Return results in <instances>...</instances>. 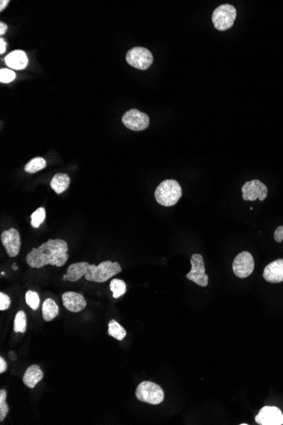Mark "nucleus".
I'll return each mask as SVG.
<instances>
[{
	"label": "nucleus",
	"mask_w": 283,
	"mask_h": 425,
	"mask_svg": "<svg viewBox=\"0 0 283 425\" xmlns=\"http://www.w3.org/2000/svg\"><path fill=\"white\" fill-rule=\"evenodd\" d=\"M68 245L63 239H49L37 248L31 249L26 261L32 268H42L46 265L60 267L68 261Z\"/></svg>",
	"instance_id": "nucleus-1"
},
{
	"label": "nucleus",
	"mask_w": 283,
	"mask_h": 425,
	"mask_svg": "<svg viewBox=\"0 0 283 425\" xmlns=\"http://www.w3.org/2000/svg\"><path fill=\"white\" fill-rule=\"evenodd\" d=\"M121 271L122 267L118 262L105 261L96 266L82 261L70 265L65 275L70 282H77L81 278L85 277L86 280L90 282L105 283Z\"/></svg>",
	"instance_id": "nucleus-2"
},
{
	"label": "nucleus",
	"mask_w": 283,
	"mask_h": 425,
	"mask_svg": "<svg viewBox=\"0 0 283 425\" xmlns=\"http://www.w3.org/2000/svg\"><path fill=\"white\" fill-rule=\"evenodd\" d=\"M182 196V187L177 181L167 179L160 183L154 192L156 201L163 206L175 205Z\"/></svg>",
	"instance_id": "nucleus-3"
},
{
	"label": "nucleus",
	"mask_w": 283,
	"mask_h": 425,
	"mask_svg": "<svg viewBox=\"0 0 283 425\" xmlns=\"http://www.w3.org/2000/svg\"><path fill=\"white\" fill-rule=\"evenodd\" d=\"M136 397L142 402L159 405L165 398L163 389L160 385L150 381H142L136 390Z\"/></svg>",
	"instance_id": "nucleus-4"
},
{
	"label": "nucleus",
	"mask_w": 283,
	"mask_h": 425,
	"mask_svg": "<svg viewBox=\"0 0 283 425\" xmlns=\"http://www.w3.org/2000/svg\"><path fill=\"white\" fill-rule=\"evenodd\" d=\"M236 17L237 10L235 7L229 3L222 4L213 12V24L219 31H226L233 26Z\"/></svg>",
	"instance_id": "nucleus-5"
},
{
	"label": "nucleus",
	"mask_w": 283,
	"mask_h": 425,
	"mask_svg": "<svg viewBox=\"0 0 283 425\" xmlns=\"http://www.w3.org/2000/svg\"><path fill=\"white\" fill-rule=\"evenodd\" d=\"M126 59L130 65L144 71L152 65L154 58L149 50L142 47H135L127 52Z\"/></svg>",
	"instance_id": "nucleus-6"
},
{
	"label": "nucleus",
	"mask_w": 283,
	"mask_h": 425,
	"mask_svg": "<svg viewBox=\"0 0 283 425\" xmlns=\"http://www.w3.org/2000/svg\"><path fill=\"white\" fill-rule=\"evenodd\" d=\"M190 262L191 271L187 274V279L195 283L198 285L206 287L209 283V277L205 273V266L202 255H193Z\"/></svg>",
	"instance_id": "nucleus-7"
},
{
	"label": "nucleus",
	"mask_w": 283,
	"mask_h": 425,
	"mask_svg": "<svg viewBox=\"0 0 283 425\" xmlns=\"http://www.w3.org/2000/svg\"><path fill=\"white\" fill-rule=\"evenodd\" d=\"M232 269L234 274L240 279L250 276L255 269V261L252 255L248 252L239 253L234 259Z\"/></svg>",
	"instance_id": "nucleus-8"
},
{
	"label": "nucleus",
	"mask_w": 283,
	"mask_h": 425,
	"mask_svg": "<svg viewBox=\"0 0 283 425\" xmlns=\"http://www.w3.org/2000/svg\"><path fill=\"white\" fill-rule=\"evenodd\" d=\"M121 120L127 128L136 132L145 130L149 125L148 115L136 109L126 112Z\"/></svg>",
	"instance_id": "nucleus-9"
},
{
	"label": "nucleus",
	"mask_w": 283,
	"mask_h": 425,
	"mask_svg": "<svg viewBox=\"0 0 283 425\" xmlns=\"http://www.w3.org/2000/svg\"><path fill=\"white\" fill-rule=\"evenodd\" d=\"M242 192L244 200L255 201L258 199L260 201H263L267 197L268 189L265 184L260 181L254 179L252 181H248L243 184Z\"/></svg>",
	"instance_id": "nucleus-10"
},
{
	"label": "nucleus",
	"mask_w": 283,
	"mask_h": 425,
	"mask_svg": "<svg viewBox=\"0 0 283 425\" xmlns=\"http://www.w3.org/2000/svg\"><path fill=\"white\" fill-rule=\"evenodd\" d=\"M0 239L9 257H16L18 255L21 251L22 241L20 233L16 228L11 227L9 230L3 231L1 233Z\"/></svg>",
	"instance_id": "nucleus-11"
},
{
	"label": "nucleus",
	"mask_w": 283,
	"mask_h": 425,
	"mask_svg": "<svg viewBox=\"0 0 283 425\" xmlns=\"http://www.w3.org/2000/svg\"><path fill=\"white\" fill-rule=\"evenodd\" d=\"M255 421L259 425H283V413L278 407L265 406L256 415Z\"/></svg>",
	"instance_id": "nucleus-12"
},
{
	"label": "nucleus",
	"mask_w": 283,
	"mask_h": 425,
	"mask_svg": "<svg viewBox=\"0 0 283 425\" xmlns=\"http://www.w3.org/2000/svg\"><path fill=\"white\" fill-rule=\"evenodd\" d=\"M63 305L71 312H79L86 307V299L83 295L73 291H67L62 295Z\"/></svg>",
	"instance_id": "nucleus-13"
},
{
	"label": "nucleus",
	"mask_w": 283,
	"mask_h": 425,
	"mask_svg": "<svg viewBox=\"0 0 283 425\" xmlns=\"http://www.w3.org/2000/svg\"><path fill=\"white\" fill-rule=\"evenodd\" d=\"M263 277L271 283L283 282V259L272 261L265 267Z\"/></svg>",
	"instance_id": "nucleus-14"
},
{
	"label": "nucleus",
	"mask_w": 283,
	"mask_h": 425,
	"mask_svg": "<svg viewBox=\"0 0 283 425\" xmlns=\"http://www.w3.org/2000/svg\"><path fill=\"white\" fill-rule=\"evenodd\" d=\"M5 63L11 69L22 70L28 65V56L22 50H15L5 57Z\"/></svg>",
	"instance_id": "nucleus-15"
},
{
	"label": "nucleus",
	"mask_w": 283,
	"mask_h": 425,
	"mask_svg": "<svg viewBox=\"0 0 283 425\" xmlns=\"http://www.w3.org/2000/svg\"><path fill=\"white\" fill-rule=\"evenodd\" d=\"M43 372L40 367L33 364L29 367L23 376V383L28 388L33 389L43 379Z\"/></svg>",
	"instance_id": "nucleus-16"
},
{
	"label": "nucleus",
	"mask_w": 283,
	"mask_h": 425,
	"mask_svg": "<svg viewBox=\"0 0 283 425\" xmlns=\"http://www.w3.org/2000/svg\"><path fill=\"white\" fill-rule=\"evenodd\" d=\"M70 183L71 179L67 174L57 173L54 176L50 182V187L57 195H60L67 190Z\"/></svg>",
	"instance_id": "nucleus-17"
},
{
	"label": "nucleus",
	"mask_w": 283,
	"mask_h": 425,
	"mask_svg": "<svg viewBox=\"0 0 283 425\" xmlns=\"http://www.w3.org/2000/svg\"><path fill=\"white\" fill-rule=\"evenodd\" d=\"M42 312H43V319L46 322H50L58 316L59 308L53 299L48 298L43 301Z\"/></svg>",
	"instance_id": "nucleus-18"
},
{
	"label": "nucleus",
	"mask_w": 283,
	"mask_h": 425,
	"mask_svg": "<svg viewBox=\"0 0 283 425\" xmlns=\"http://www.w3.org/2000/svg\"><path fill=\"white\" fill-rule=\"evenodd\" d=\"M108 335L117 340H123L126 336V331L120 323H117L115 320H111L108 323Z\"/></svg>",
	"instance_id": "nucleus-19"
},
{
	"label": "nucleus",
	"mask_w": 283,
	"mask_h": 425,
	"mask_svg": "<svg viewBox=\"0 0 283 425\" xmlns=\"http://www.w3.org/2000/svg\"><path fill=\"white\" fill-rule=\"evenodd\" d=\"M47 162L42 157H36L31 159L30 162L27 163L25 166L26 172L28 173H36L37 171L43 170L46 168Z\"/></svg>",
	"instance_id": "nucleus-20"
},
{
	"label": "nucleus",
	"mask_w": 283,
	"mask_h": 425,
	"mask_svg": "<svg viewBox=\"0 0 283 425\" xmlns=\"http://www.w3.org/2000/svg\"><path fill=\"white\" fill-rule=\"evenodd\" d=\"M110 289L113 293V297L114 299L120 298V296L125 295L126 292V283L123 280L114 279L111 280Z\"/></svg>",
	"instance_id": "nucleus-21"
},
{
	"label": "nucleus",
	"mask_w": 283,
	"mask_h": 425,
	"mask_svg": "<svg viewBox=\"0 0 283 425\" xmlns=\"http://www.w3.org/2000/svg\"><path fill=\"white\" fill-rule=\"evenodd\" d=\"M27 315L24 311H19L16 313L15 317V323H14V331L16 333H24L27 331Z\"/></svg>",
	"instance_id": "nucleus-22"
},
{
	"label": "nucleus",
	"mask_w": 283,
	"mask_h": 425,
	"mask_svg": "<svg viewBox=\"0 0 283 425\" xmlns=\"http://www.w3.org/2000/svg\"><path fill=\"white\" fill-rule=\"evenodd\" d=\"M46 217V211L43 207L37 209L31 215V226L37 228L43 224Z\"/></svg>",
	"instance_id": "nucleus-23"
},
{
	"label": "nucleus",
	"mask_w": 283,
	"mask_h": 425,
	"mask_svg": "<svg viewBox=\"0 0 283 425\" xmlns=\"http://www.w3.org/2000/svg\"><path fill=\"white\" fill-rule=\"evenodd\" d=\"M26 303L33 311L37 310L40 305V297L37 292L28 290L26 293Z\"/></svg>",
	"instance_id": "nucleus-24"
},
{
	"label": "nucleus",
	"mask_w": 283,
	"mask_h": 425,
	"mask_svg": "<svg viewBox=\"0 0 283 425\" xmlns=\"http://www.w3.org/2000/svg\"><path fill=\"white\" fill-rule=\"evenodd\" d=\"M6 391L1 390L0 391V422H3L9 413V408L6 402Z\"/></svg>",
	"instance_id": "nucleus-25"
},
{
	"label": "nucleus",
	"mask_w": 283,
	"mask_h": 425,
	"mask_svg": "<svg viewBox=\"0 0 283 425\" xmlns=\"http://www.w3.org/2000/svg\"><path fill=\"white\" fill-rule=\"evenodd\" d=\"M16 78V73L11 70L1 69L0 71V82L3 84H9Z\"/></svg>",
	"instance_id": "nucleus-26"
},
{
	"label": "nucleus",
	"mask_w": 283,
	"mask_h": 425,
	"mask_svg": "<svg viewBox=\"0 0 283 425\" xmlns=\"http://www.w3.org/2000/svg\"><path fill=\"white\" fill-rule=\"evenodd\" d=\"M10 304H11V300L9 296L1 292L0 293V310L5 311L9 309Z\"/></svg>",
	"instance_id": "nucleus-27"
},
{
	"label": "nucleus",
	"mask_w": 283,
	"mask_h": 425,
	"mask_svg": "<svg viewBox=\"0 0 283 425\" xmlns=\"http://www.w3.org/2000/svg\"><path fill=\"white\" fill-rule=\"evenodd\" d=\"M274 239L277 243L283 241V226L277 227L274 233Z\"/></svg>",
	"instance_id": "nucleus-28"
},
{
	"label": "nucleus",
	"mask_w": 283,
	"mask_h": 425,
	"mask_svg": "<svg viewBox=\"0 0 283 425\" xmlns=\"http://www.w3.org/2000/svg\"><path fill=\"white\" fill-rule=\"evenodd\" d=\"M7 369L6 361L3 357H0V373H3Z\"/></svg>",
	"instance_id": "nucleus-29"
},
{
	"label": "nucleus",
	"mask_w": 283,
	"mask_h": 425,
	"mask_svg": "<svg viewBox=\"0 0 283 425\" xmlns=\"http://www.w3.org/2000/svg\"><path fill=\"white\" fill-rule=\"evenodd\" d=\"M6 50V43L4 42L3 38L0 39V54H3Z\"/></svg>",
	"instance_id": "nucleus-30"
},
{
	"label": "nucleus",
	"mask_w": 283,
	"mask_h": 425,
	"mask_svg": "<svg viewBox=\"0 0 283 425\" xmlns=\"http://www.w3.org/2000/svg\"><path fill=\"white\" fill-rule=\"evenodd\" d=\"M7 30V25L5 23H3V22H1L0 23V35L2 36V35L4 34L5 33V31Z\"/></svg>",
	"instance_id": "nucleus-31"
},
{
	"label": "nucleus",
	"mask_w": 283,
	"mask_h": 425,
	"mask_svg": "<svg viewBox=\"0 0 283 425\" xmlns=\"http://www.w3.org/2000/svg\"><path fill=\"white\" fill-rule=\"evenodd\" d=\"M9 3V0H6V1H4V0H1V1H0V10H1V11H3V9H4V7H6L7 5H8V3Z\"/></svg>",
	"instance_id": "nucleus-32"
},
{
	"label": "nucleus",
	"mask_w": 283,
	"mask_h": 425,
	"mask_svg": "<svg viewBox=\"0 0 283 425\" xmlns=\"http://www.w3.org/2000/svg\"><path fill=\"white\" fill-rule=\"evenodd\" d=\"M9 357L10 360L15 361L16 359V355L14 351H10L9 353Z\"/></svg>",
	"instance_id": "nucleus-33"
},
{
	"label": "nucleus",
	"mask_w": 283,
	"mask_h": 425,
	"mask_svg": "<svg viewBox=\"0 0 283 425\" xmlns=\"http://www.w3.org/2000/svg\"><path fill=\"white\" fill-rule=\"evenodd\" d=\"M13 269H14V270L15 271L17 270V267H16V265H14V266H13Z\"/></svg>",
	"instance_id": "nucleus-34"
},
{
	"label": "nucleus",
	"mask_w": 283,
	"mask_h": 425,
	"mask_svg": "<svg viewBox=\"0 0 283 425\" xmlns=\"http://www.w3.org/2000/svg\"><path fill=\"white\" fill-rule=\"evenodd\" d=\"M63 280H65H65H67V277H66V275H65H65H64V276H63Z\"/></svg>",
	"instance_id": "nucleus-35"
},
{
	"label": "nucleus",
	"mask_w": 283,
	"mask_h": 425,
	"mask_svg": "<svg viewBox=\"0 0 283 425\" xmlns=\"http://www.w3.org/2000/svg\"><path fill=\"white\" fill-rule=\"evenodd\" d=\"M241 425H248V424H241Z\"/></svg>",
	"instance_id": "nucleus-36"
}]
</instances>
